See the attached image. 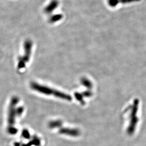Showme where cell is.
Returning <instances> with one entry per match:
<instances>
[{
    "label": "cell",
    "instance_id": "obj_1",
    "mask_svg": "<svg viewBox=\"0 0 146 146\" xmlns=\"http://www.w3.org/2000/svg\"><path fill=\"white\" fill-rule=\"evenodd\" d=\"M33 42L31 40H26L24 43V55L19 60L17 68L21 69L25 68L27 63L29 62L31 56Z\"/></svg>",
    "mask_w": 146,
    "mask_h": 146
},
{
    "label": "cell",
    "instance_id": "obj_2",
    "mask_svg": "<svg viewBox=\"0 0 146 146\" xmlns=\"http://www.w3.org/2000/svg\"><path fill=\"white\" fill-rule=\"evenodd\" d=\"M19 99L17 97L14 96L11 100L10 104L8 109V128L15 127V122L16 115V106L19 103Z\"/></svg>",
    "mask_w": 146,
    "mask_h": 146
},
{
    "label": "cell",
    "instance_id": "obj_3",
    "mask_svg": "<svg viewBox=\"0 0 146 146\" xmlns=\"http://www.w3.org/2000/svg\"><path fill=\"white\" fill-rule=\"evenodd\" d=\"M31 87L33 90L42 94H46V95H53L55 96L61 97V98H63L64 96L63 94L58 92L56 90H55L52 89L47 87L45 86H42L41 84H37L35 82H31Z\"/></svg>",
    "mask_w": 146,
    "mask_h": 146
},
{
    "label": "cell",
    "instance_id": "obj_4",
    "mask_svg": "<svg viewBox=\"0 0 146 146\" xmlns=\"http://www.w3.org/2000/svg\"><path fill=\"white\" fill-rule=\"evenodd\" d=\"M58 5L59 2L58 0H52L44 8L43 11L46 14H50L58 8Z\"/></svg>",
    "mask_w": 146,
    "mask_h": 146
},
{
    "label": "cell",
    "instance_id": "obj_5",
    "mask_svg": "<svg viewBox=\"0 0 146 146\" xmlns=\"http://www.w3.org/2000/svg\"><path fill=\"white\" fill-rule=\"evenodd\" d=\"M63 18V15L61 14H57L50 16L48 19V22L50 23H54L60 21Z\"/></svg>",
    "mask_w": 146,
    "mask_h": 146
},
{
    "label": "cell",
    "instance_id": "obj_6",
    "mask_svg": "<svg viewBox=\"0 0 146 146\" xmlns=\"http://www.w3.org/2000/svg\"><path fill=\"white\" fill-rule=\"evenodd\" d=\"M60 133L61 134H67L69 135L77 136L78 135L79 133L78 131L76 130H70L68 129H62L60 131Z\"/></svg>",
    "mask_w": 146,
    "mask_h": 146
},
{
    "label": "cell",
    "instance_id": "obj_7",
    "mask_svg": "<svg viewBox=\"0 0 146 146\" xmlns=\"http://www.w3.org/2000/svg\"><path fill=\"white\" fill-rule=\"evenodd\" d=\"M30 143L31 145H35L36 146H40V143H41V141H40V139L37 138V137H34L33 140L31 142H30Z\"/></svg>",
    "mask_w": 146,
    "mask_h": 146
},
{
    "label": "cell",
    "instance_id": "obj_8",
    "mask_svg": "<svg viewBox=\"0 0 146 146\" xmlns=\"http://www.w3.org/2000/svg\"><path fill=\"white\" fill-rule=\"evenodd\" d=\"M108 3L111 7H115L116 5H118L119 0H108Z\"/></svg>",
    "mask_w": 146,
    "mask_h": 146
},
{
    "label": "cell",
    "instance_id": "obj_9",
    "mask_svg": "<svg viewBox=\"0 0 146 146\" xmlns=\"http://www.w3.org/2000/svg\"><path fill=\"white\" fill-rule=\"evenodd\" d=\"M141 0H119V3L122 4H128L136 2H139Z\"/></svg>",
    "mask_w": 146,
    "mask_h": 146
},
{
    "label": "cell",
    "instance_id": "obj_10",
    "mask_svg": "<svg viewBox=\"0 0 146 146\" xmlns=\"http://www.w3.org/2000/svg\"><path fill=\"white\" fill-rule=\"evenodd\" d=\"M7 131L8 133H9L11 135H15L17 133L18 130L15 127H11V128H7Z\"/></svg>",
    "mask_w": 146,
    "mask_h": 146
},
{
    "label": "cell",
    "instance_id": "obj_11",
    "mask_svg": "<svg viewBox=\"0 0 146 146\" xmlns=\"http://www.w3.org/2000/svg\"><path fill=\"white\" fill-rule=\"evenodd\" d=\"M22 135L24 138L27 139H29L31 137V134H30L29 131H28L27 129H24L23 131H22Z\"/></svg>",
    "mask_w": 146,
    "mask_h": 146
},
{
    "label": "cell",
    "instance_id": "obj_12",
    "mask_svg": "<svg viewBox=\"0 0 146 146\" xmlns=\"http://www.w3.org/2000/svg\"><path fill=\"white\" fill-rule=\"evenodd\" d=\"M23 111H24V109L22 107H20L16 108V115L17 116H21L22 114Z\"/></svg>",
    "mask_w": 146,
    "mask_h": 146
},
{
    "label": "cell",
    "instance_id": "obj_13",
    "mask_svg": "<svg viewBox=\"0 0 146 146\" xmlns=\"http://www.w3.org/2000/svg\"><path fill=\"white\" fill-rule=\"evenodd\" d=\"M31 146V143H30V142H29V143H28V144H26H26H25V145H23V146Z\"/></svg>",
    "mask_w": 146,
    "mask_h": 146
},
{
    "label": "cell",
    "instance_id": "obj_14",
    "mask_svg": "<svg viewBox=\"0 0 146 146\" xmlns=\"http://www.w3.org/2000/svg\"><path fill=\"white\" fill-rule=\"evenodd\" d=\"M15 146H20V144L19 143H15Z\"/></svg>",
    "mask_w": 146,
    "mask_h": 146
}]
</instances>
